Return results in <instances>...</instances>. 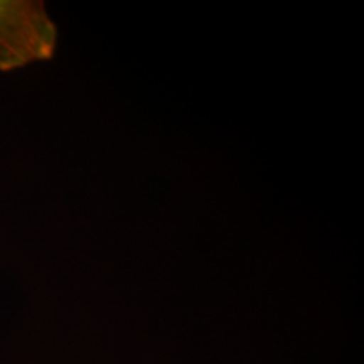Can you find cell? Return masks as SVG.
Instances as JSON below:
<instances>
[{
    "label": "cell",
    "mask_w": 364,
    "mask_h": 364,
    "mask_svg": "<svg viewBox=\"0 0 364 364\" xmlns=\"http://www.w3.org/2000/svg\"><path fill=\"white\" fill-rule=\"evenodd\" d=\"M58 26L43 0H0V71L53 59Z\"/></svg>",
    "instance_id": "cell-1"
}]
</instances>
